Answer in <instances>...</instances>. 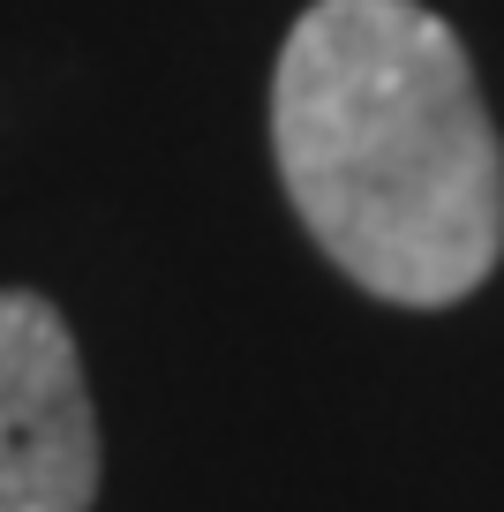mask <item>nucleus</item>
I'll list each match as a JSON object with an SVG mask.
<instances>
[{
  "label": "nucleus",
  "instance_id": "f257e3e1",
  "mask_svg": "<svg viewBox=\"0 0 504 512\" xmlns=\"http://www.w3.org/2000/svg\"><path fill=\"white\" fill-rule=\"evenodd\" d=\"M271 144L354 287L444 309L497 272L504 151L467 46L422 0H316L279 53Z\"/></svg>",
  "mask_w": 504,
  "mask_h": 512
},
{
  "label": "nucleus",
  "instance_id": "f03ea898",
  "mask_svg": "<svg viewBox=\"0 0 504 512\" xmlns=\"http://www.w3.org/2000/svg\"><path fill=\"white\" fill-rule=\"evenodd\" d=\"M98 422L61 309L0 294V512H91Z\"/></svg>",
  "mask_w": 504,
  "mask_h": 512
}]
</instances>
